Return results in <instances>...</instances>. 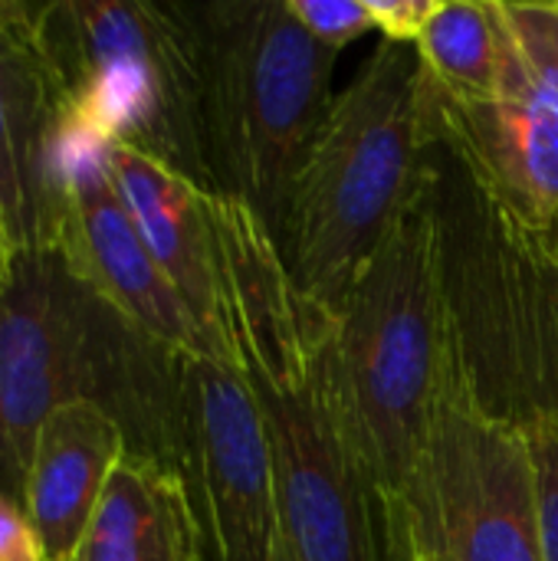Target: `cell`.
<instances>
[{
    "instance_id": "cell-1",
    "label": "cell",
    "mask_w": 558,
    "mask_h": 561,
    "mask_svg": "<svg viewBox=\"0 0 558 561\" xmlns=\"http://www.w3.org/2000/svg\"><path fill=\"white\" fill-rule=\"evenodd\" d=\"M210 220L220 329L263 417L289 561H388L378 496L332 378L329 316L299 296L247 204L210 194Z\"/></svg>"
},
{
    "instance_id": "cell-2",
    "label": "cell",
    "mask_w": 558,
    "mask_h": 561,
    "mask_svg": "<svg viewBox=\"0 0 558 561\" xmlns=\"http://www.w3.org/2000/svg\"><path fill=\"white\" fill-rule=\"evenodd\" d=\"M178 365L66 263L59 243L16 250L0 283V493L23 506L43 421L95 401L128 437V454L178 470Z\"/></svg>"
},
{
    "instance_id": "cell-3",
    "label": "cell",
    "mask_w": 558,
    "mask_h": 561,
    "mask_svg": "<svg viewBox=\"0 0 558 561\" xmlns=\"http://www.w3.org/2000/svg\"><path fill=\"white\" fill-rule=\"evenodd\" d=\"M457 342L447 220L434 178L388 227L329 316L332 378L378 513L398 496L414 463Z\"/></svg>"
},
{
    "instance_id": "cell-4",
    "label": "cell",
    "mask_w": 558,
    "mask_h": 561,
    "mask_svg": "<svg viewBox=\"0 0 558 561\" xmlns=\"http://www.w3.org/2000/svg\"><path fill=\"white\" fill-rule=\"evenodd\" d=\"M418 46L382 39L332 108L293 184L280 253L299 296L332 316L388 227L437 178Z\"/></svg>"
},
{
    "instance_id": "cell-5",
    "label": "cell",
    "mask_w": 558,
    "mask_h": 561,
    "mask_svg": "<svg viewBox=\"0 0 558 561\" xmlns=\"http://www.w3.org/2000/svg\"><path fill=\"white\" fill-rule=\"evenodd\" d=\"M204 125L217 194L247 204L283 243L293 184L332 108L339 53L316 43L286 0L197 7Z\"/></svg>"
},
{
    "instance_id": "cell-6",
    "label": "cell",
    "mask_w": 558,
    "mask_h": 561,
    "mask_svg": "<svg viewBox=\"0 0 558 561\" xmlns=\"http://www.w3.org/2000/svg\"><path fill=\"white\" fill-rule=\"evenodd\" d=\"M36 23L82 131L135 148L217 194L197 10L148 0H56L36 7Z\"/></svg>"
},
{
    "instance_id": "cell-7",
    "label": "cell",
    "mask_w": 558,
    "mask_h": 561,
    "mask_svg": "<svg viewBox=\"0 0 558 561\" xmlns=\"http://www.w3.org/2000/svg\"><path fill=\"white\" fill-rule=\"evenodd\" d=\"M382 539L388 561H543L526 427L480 398L460 342Z\"/></svg>"
},
{
    "instance_id": "cell-8",
    "label": "cell",
    "mask_w": 558,
    "mask_h": 561,
    "mask_svg": "<svg viewBox=\"0 0 558 561\" xmlns=\"http://www.w3.org/2000/svg\"><path fill=\"white\" fill-rule=\"evenodd\" d=\"M500 69L487 99L431 85V125L460 164L470 197L520 233L558 230V10L490 0Z\"/></svg>"
},
{
    "instance_id": "cell-9",
    "label": "cell",
    "mask_w": 558,
    "mask_h": 561,
    "mask_svg": "<svg viewBox=\"0 0 558 561\" xmlns=\"http://www.w3.org/2000/svg\"><path fill=\"white\" fill-rule=\"evenodd\" d=\"M447 260L480 398L516 424L558 421V237L510 230L470 197L447 220Z\"/></svg>"
},
{
    "instance_id": "cell-10",
    "label": "cell",
    "mask_w": 558,
    "mask_h": 561,
    "mask_svg": "<svg viewBox=\"0 0 558 561\" xmlns=\"http://www.w3.org/2000/svg\"><path fill=\"white\" fill-rule=\"evenodd\" d=\"M178 470L207 561H289L263 417L230 358L181 355Z\"/></svg>"
},
{
    "instance_id": "cell-11",
    "label": "cell",
    "mask_w": 558,
    "mask_h": 561,
    "mask_svg": "<svg viewBox=\"0 0 558 561\" xmlns=\"http://www.w3.org/2000/svg\"><path fill=\"white\" fill-rule=\"evenodd\" d=\"M76 118L36 7L0 0V210L13 250L56 247L69 214Z\"/></svg>"
},
{
    "instance_id": "cell-12",
    "label": "cell",
    "mask_w": 558,
    "mask_h": 561,
    "mask_svg": "<svg viewBox=\"0 0 558 561\" xmlns=\"http://www.w3.org/2000/svg\"><path fill=\"white\" fill-rule=\"evenodd\" d=\"M59 250L69 270L155 345L174 355L224 358L214 352L191 309L181 302L148 253L112 184L105 141L82 131L79 125L69 158V214L62 224Z\"/></svg>"
},
{
    "instance_id": "cell-13",
    "label": "cell",
    "mask_w": 558,
    "mask_h": 561,
    "mask_svg": "<svg viewBox=\"0 0 558 561\" xmlns=\"http://www.w3.org/2000/svg\"><path fill=\"white\" fill-rule=\"evenodd\" d=\"M105 164L148 253L174 286L181 302L191 309L214 352L230 358L220 329V279L210 194L168 164L125 145H105Z\"/></svg>"
},
{
    "instance_id": "cell-14",
    "label": "cell",
    "mask_w": 558,
    "mask_h": 561,
    "mask_svg": "<svg viewBox=\"0 0 558 561\" xmlns=\"http://www.w3.org/2000/svg\"><path fill=\"white\" fill-rule=\"evenodd\" d=\"M128 454L125 427L95 401L56 408L33 444L23 510L46 561H72L86 526L118 460Z\"/></svg>"
},
{
    "instance_id": "cell-15",
    "label": "cell",
    "mask_w": 558,
    "mask_h": 561,
    "mask_svg": "<svg viewBox=\"0 0 558 561\" xmlns=\"http://www.w3.org/2000/svg\"><path fill=\"white\" fill-rule=\"evenodd\" d=\"M72 561H207L204 529L181 470L125 454Z\"/></svg>"
},
{
    "instance_id": "cell-16",
    "label": "cell",
    "mask_w": 558,
    "mask_h": 561,
    "mask_svg": "<svg viewBox=\"0 0 558 561\" xmlns=\"http://www.w3.org/2000/svg\"><path fill=\"white\" fill-rule=\"evenodd\" d=\"M414 46L434 89L457 99L493 92L500 46L490 0H437Z\"/></svg>"
},
{
    "instance_id": "cell-17",
    "label": "cell",
    "mask_w": 558,
    "mask_h": 561,
    "mask_svg": "<svg viewBox=\"0 0 558 561\" xmlns=\"http://www.w3.org/2000/svg\"><path fill=\"white\" fill-rule=\"evenodd\" d=\"M286 7L316 43L335 53L375 30L365 0H286Z\"/></svg>"
},
{
    "instance_id": "cell-18",
    "label": "cell",
    "mask_w": 558,
    "mask_h": 561,
    "mask_svg": "<svg viewBox=\"0 0 558 561\" xmlns=\"http://www.w3.org/2000/svg\"><path fill=\"white\" fill-rule=\"evenodd\" d=\"M523 427H526L533 463H536L543 561H558V421H533Z\"/></svg>"
},
{
    "instance_id": "cell-19",
    "label": "cell",
    "mask_w": 558,
    "mask_h": 561,
    "mask_svg": "<svg viewBox=\"0 0 558 561\" xmlns=\"http://www.w3.org/2000/svg\"><path fill=\"white\" fill-rule=\"evenodd\" d=\"M382 39L414 46L437 0H365Z\"/></svg>"
},
{
    "instance_id": "cell-20",
    "label": "cell",
    "mask_w": 558,
    "mask_h": 561,
    "mask_svg": "<svg viewBox=\"0 0 558 561\" xmlns=\"http://www.w3.org/2000/svg\"><path fill=\"white\" fill-rule=\"evenodd\" d=\"M0 561H46L26 510L7 493H0Z\"/></svg>"
},
{
    "instance_id": "cell-21",
    "label": "cell",
    "mask_w": 558,
    "mask_h": 561,
    "mask_svg": "<svg viewBox=\"0 0 558 561\" xmlns=\"http://www.w3.org/2000/svg\"><path fill=\"white\" fill-rule=\"evenodd\" d=\"M13 256H16V250H13V243H10V233H7V224H3V210H0V283L10 276Z\"/></svg>"
},
{
    "instance_id": "cell-22",
    "label": "cell",
    "mask_w": 558,
    "mask_h": 561,
    "mask_svg": "<svg viewBox=\"0 0 558 561\" xmlns=\"http://www.w3.org/2000/svg\"><path fill=\"white\" fill-rule=\"evenodd\" d=\"M549 3H553V7H556V10H558V0H549Z\"/></svg>"
},
{
    "instance_id": "cell-23",
    "label": "cell",
    "mask_w": 558,
    "mask_h": 561,
    "mask_svg": "<svg viewBox=\"0 0 558 561\" xmlns=\"http://www.w3.org/2000/svg\"><path fill=\"white\" fill-rule=\"evenodd\" d=\"M553 237H558V230H556V233H553Z\"/></svg>"
}]
</instances>
